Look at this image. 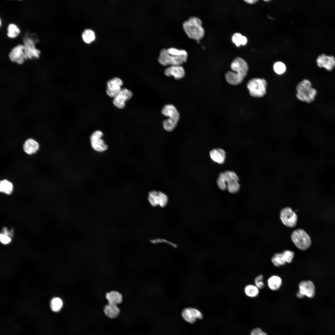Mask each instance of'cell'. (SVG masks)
<instances>
[{
  "mask_svg": "<svg viewBox=\"0 0 335 335\" xmlns=\"http://www.w3.org/2000/svg\"><path fill=\"white\" fill-rule=\"evenodd\" d=\"M230 68L233 71H228L225 74L226 81L234 86L240 84L248 74V66L247 63L241 57H237L231 62Z\"/></svg>",
  "mask_w": 335,
  "mask_h": 335,
  "instance_id": "6da1fadb",
  "label": "cell"
},
{
  "mask_svg": "<svg viewBox=\"0 0 335 335\" xmlns=\"http://www.w3.org/2000/svg\"><path fill=\"white\" fill-rule=\"evenodd\" d=\"M187 57L188 54L185 50L171 47L162 49L160 52L158 60L164 66L181 65L186 61Z\"/></svg>",
  "mask_w": 335,
  "mask_h": 335,
  "instance_id": "7a4b0ae2",
  "label": "cell"
},
{
  "mask_svg": "<svg viewBox=\"0 0 335 335\" xmlns=\"http://www.w3.org/2000/svg\"><path fill=\"white\" fill-rule=\"evenodd\" d=\"M183 27L188 37L197 41L201 39L204 36L205 30L202 26V22L196 16L190 17L183 22Z\"/></svg>",
  "mask_w": 335,
  "mask_h": 335,
  "instance_id": "3957f363",
  "label": "cell"
},
{
  "mask_svg": "<svg viewBox=\"0 0 335 335\" xmlns=\"http://www.w3.org/2000/svg\"><path fill=\"white\" fill-rule=\"evenodd\" d=\"M311 82L308 80L304 79L297 85L296 97L299 100L307 103L313 102L317 94V90L312 87Z\"/></svg>",
  "mask_w": 335,
  "mask_h": 335,
  "instance_id": "277c9868",
  "label": "cell"
},
{
  "mask_svg": "<svg viewBox=\"0 0 335 335\" xmlns=\"http://www.w3.org/2000/svg\"><path fill=\"white\" fill-rule=\"evenodd\" d=\"M161 112L164 115L168 117L163 122L164 129L168 132L172 131L177 126L180 119L178 111L173 105L168 104L163 107Z\"/></svg>",
  "mask_w": 335,
  "mask_h": 335,
  "instance_id": "5b68a950",
  "label": "cell"
},
{
  "mask_svg": "<svg viewBox=\"0 0 335 335\" xmlns=\"http://www.w3.org/2000/svg\"><path fill=\"white\" fill-rule=\"evenodd\" d=\"M267 86V82L263 78H253L247 84L250 95L256 98L262 97L266 94Z\"/></svg>",
  "mask_w": 335,
  "mask_h": 335,
  "instance_id": "8992f818",
  "label": "cell"
},
{
  "mask_svg": "<svg viewBox=\"0 0 335 335\" xmlns=\"http://www.w3.org/2000/svg\"><path fill=\"white\" fill-rule=\"evenodd\" d=\"M291 239L295 245L302 250H307L311 244V240L309 235L302 229H298L294 230L291 234Z\"/></svg>",
  "mask_w": 335,
  "mask_h": 335,
  "instance_id": "52a82bcc",
  "label": "cell"
},
{
  "mask_svg": "<svg viewBox=\"0 0 335 335\" xmlns=\"http://www.w3.org/2000/svg\"><path fill=\"white\" fill-rule=\"evenodd\" d=\"M280 217L283 224L288 227H294L297 224V215L290 207L282 209L280 212Z\"/></svg>",
  "mask_w": 335,
  "mask_h": 335,
  "instance_id": "ba28073f",
  "label": "cell"
},
{
  "mask_svg": "<svg viewBox=\"0 0 335 335\" xmlns=\"http://www.w3.org/2000/svg\"><path fill=\"white\" fill-rule=\"evenodd\" d=\"M103 132L100 130H96L91 134L90 137V142L92 148L95 150L103 152L106 150L108 146L102 139Z\"/></svg>",
  "mask_w": 335,
  "mask_h": 335,
  "instance_id": "9c48e42d",
  "label": "cell"
},
{
  "mask_svg": "<svg viewBox=\"0 0 335 335\" xmlns=\"http://www.w3.org/2000/svg\"><path fill=\"white\" fill-rule=\"evenodd\" d=\"M123 82L120 78H114L107 82L106 92L110 97H114L120 91Z\"/></svg>",
  "mask_w": 335,
  "mask_h": 335,
  "instance_id": "30bf717a",
  "label": "cell"
},
{
  "mask_svg": "<svg viewBox=\"0 0 335 335\" xmlns=\"http://www.w3.org/2000/svg\"><path fill=\"white\" fill-rule=\"evenodd\" d=\"M132 93L127 88L122 89L120 92L114 98L113 102L117 108L122 109L124 108L126 102L132 97Z\"/></svg>",
  "mask_w": 335,
  "mask_h": 335,
  "instance_id": "8fae6325",
  "label": "cell"
},
{
  "mask_svg": "<svg viewBox=\"0 0 335 335\" xmlns=\"http://www.w3.org/2000/svg\"><path fill=\"white\" fill-rule=\"evenodd\" d=\"M181 314L183 319L190 324H193L197 319H202L203 317V315L200 311L192 307L184 309Z\"/></svg>",
  "mask_w": 335,
  "mask_h": 335,
  "instance_id": "7c38bea8",
  "label": "cell"
},
{
  "mask_svg": "<svg viewBox=\"0 0 335 335\" xmlns=\"http://www.w3.org/2000/svg\"><path fill=\"white\" fill-rule=\"evenodd\" d=\"M24 43V52L25 59H31L33 57H39L40 51L35 48L34 42L31 39L25 38Z\"/></svg>",
  "mask_w": 335,
  "mask_h": 335,
  "instance_id": "4fadbf2b",
  "label": "cell"
},
{
  "mask_svg": "<svg viewBox=\"0 0 335 335\" xmlns=\"http://www.w3.org/2000/svg\"><path fill=\"white\" fill-rule=\"evenodd\" d=\"M316 61L319 67L324 68L328 71L332 70L335 66V58L333 56L322 54L318 56Z\"/></svg>",
  "mask_w": 335,
  "mask_h": 335,
  "instance_id": "5bb4252c",
  "label": "cell"
},
{
  "mask_svg": "<svg viewBox=\"0 0 335 335\" xmlns=\"http://www.w3.org/2000/svg\"><path fill=\"white\" fill-rule=\"evenodd\" d=\"M298 287L299 291L304 297L312 298L315 295V286L311 281H302L299 283Z\"/></svg>",
  "mask_w": 335,
  "mask_h": 335,
  "instance_id": "9a60e30c",
  "label": "cell"
},
{
  "mask_svg": "<svg viewBox=\"0 0 335 335\" xmlns=\"http://www.w3.org/2000/svg\"><path fill=\"white\" fill-rule=\"evenodd\" d=\"M24 46L18 45L14 47L10 51L9 57L13 62H16L19 64H22L25 59L24 52Z\"/></svg>",
  "mask_w": 335,
  "mask_h": 335,
  "instance_id": "2e32d148",
  "label": "cell"
},
{
  "mask_svg": "<svg viewBox=\"0 0 335 335\" xmlns=\"http://www.w3.org/2000/svg\"><path fill=\"white\" fill-rule=\"evenodd\" d=\"M164 74L167 76H172L176 79H179L184 77L185 71L181 65H171L165 69Z\"/></svg>",
  "mask_w": 335,
  "mask_h": 335,
  "instance_id": "e0dca14e",
  "label": "cell"
},
{
  "mask_svg": "<svg viewBox=\"0 0 335 335\" xmlns=\"http://www.w3.org/2000/svg\"><path fill=\"white\" fill-rule=\"evenodd\" d=\"M210 156L213 161L221 164L225 162L226 158V153L225 151L222 149H214L210 151Z\"/></svg>",
  "mask_w": 335,
  "mask_h": 335,
  "instance_id": "ac0fdd59",
  "label": "cell"
},
{
  "mask_svg": "<svg viewBox=\"0 0 335 335\" xmlns=\"http://www.w3.org/2000/svg\"><path fill=\"white\" fill-rule=\"evenodd\" d=\"M39 144L36 141L29 138L25 141L23 148L26 154L30 155L36 153L39 150Z\"/></svg>",
  "mask_w": 335,
  "mask_h": 335,
  "instance_id": "d6986e66",
  "label": "cell"
},
{
  "mask_svg": "<svg viewBox=\"0 0 335 335\" xmlns=\"http://www.w3.org/2000/svg\"><path fill=\"white\" fill-rule=\"evenodd\" d=\"M105 297L109 304L117 305L122 303L123 301L122 294L118 291H113L108 293Z\"/></svg>",
  "mask_w": 335,
  "mask_h": 335,
  "instance_id": "ffe728a7",
  "label": "cell"
},
{
  "mask_svg": "<svg viewBox=\"0 0 335 335\" xmlns=\"http://www.w3.org/2000/svg\"><path fill=\"white\" fill-rule=\"evenodd\" d=\"M104 312L107 317L111 319H114L118 315L120 310L117 305L108 303L105 306Z\"/></svg>",
  "mask_w": 335,
  "mask_h": 335,
  "instance_id": "44dd1931",
  "label": "cell"
},
{
  "mask_svg": "<svg viewBox=\"0 0 335 335\" xmlns=\"http://www.w3.org/2000/svg\"><path fill=\"white\" fill-rule=\"evenodd\" d=\"M282 283L281 279L277 275H272L267 280L269 288L273 291H276L279 289L281 286Z\"/></svg>",
  "mask_w": 335,
  "mask_h": 335,
  "instance_id": "7402d4cb",
  "label": "cell"
},
{
  "mask_svg": "<svg viewBox=\"0 0 335 335\" xmlns=\"http://www.w3.org/2000/svg\"><path fill=\"white\" fill-rule=\"evenodd\" d=\"M232 40V42L238 47H239L241 45H245L247 42L246 37L239 33H235L233 35Z\"/></svg>",
  "mask_w": 335,
  "mask_h": 335,
  "instance_id": "603a6c76",
  "label": "cell"
},
{
  "mask_svg": "<svg viewBox=\"0 0 335 335\" xmlns=\"http://www.w3.org/2000/svg\"><path fill=\"white\" fill-rule=\"evenodd\" d=\"M13 186L12 183L7 180H4L0 181V190L7 194H11L12 191Z\"/></svg>",
  "mask_w": 335,
  "mask_h": 335,
  "instance_id": "cb8c5ba5",
  "label": "cell"
},
{
  "mask_svg": "<svg viewBox=\"0 0 335 335\" xmlns=\"http://www.w3.org/2000/svg\"><path fill=\"white\" fill-rule=\"evenodd\" d=\"M244 291L246 295L250 297L257 296L259 293V289L254 285L249 284L245 288Z\"/></svg>",
  "mask_w": 335,
  "mask_h": 335,
  "instance_id": "d4e9b609",
  "label": "cell"
},
{
  "mask_svg": "<svg viewBox=\"0 0 335 335\" xmlns=\"http://www.w3.org/2000/svg\"><path fill=\"white\" fill-rule=\"evenodd\" d=\"M271 260L273 264L277 267L284 265L286 263L282 253L275 254L272 257Z\"/></svg>",
  "mask_w": 335,
  "mask_h": 335,
  "instance_id": "484cf974",
  "label": "cell"
},
{
  "mask_svg": "<svg viewBox=\"0 0 335 335\" xmlns=\"http://www.w3.org/2000/svg\"><path fill=\"white\" fill-rule=\"evenodd\" d=\"M239 181L236 180H232L227 183V189L229 192L232 194L237 193L240 189V185Z\"/></svg>",
  "mask_w": 335,
  "mask_h": 335,
  "instance_id": "4316f807",
  "label": "cell"
},
{
  "mask_svg": "<svg viewBox=\"0 0 335 335\" xmlns=\"http://www.w3.org/2000/svg\"><path fill=\"white\" fill-rule=\"evenodd\" d=\"M148 199L150 204L153 207L159 205L158 191L153 190L148 194Z\"/></svg>",
  "mask_w": 335,
  "mask_h": 335,
  "instance_id": "83f0119b",
  "label": "cell"
},
{
  "mask_svg": "<svg viewBox=\"0 0 335 335\" xmlns=\"http://www.w3.org/2000/svg\"><path fill=\"white\" fill-rule=\"evenodd\" d=\"M94 32L89 29L85 30L82 34V38L84 41L87 43H90L95 39Z\"/></svg>",
  "mask_w": 335,
  "mask_h": 335,
  "instance_id": "f1b7e54d",
  "label": "cell"
},
{
  "mask_svg": "<svg viewBox=\"0 0 335 335\" xmlns=\"http://www.w3.org/2000/svg\"><path fill=\"white\" fill-rule=\"evenodd\" d=\"M63 302L62 300L58 297L53 298L51 301L50 306L53 311L57 312L62 308Z\"/></svg>",
  "mask_w": 335,
  "mask_h": 335,
  "instance_id": "f546056e",
  "label": "cell"
},
{
  "mask_svg": "<svg viewBox=\"0 0 335 335\" xmlns=\"http://www.w3.org/2000/svg\"><path fill=\"white\" fill-rule=\"evenodd\" d=\"M7 30V35L11 38L16 37L20 32V30L17 26L13 24H10L8 25Z\"/></svg>",
  "mask_w": 335,
  "mask_h": 335,
  "instance_id": "4dcf8cb0",
  "label": "cell"
},
{
  "mask_svg": "<svg viewBox=\"0 0 335 335\" xmlns=\"http://www.w3.org/2000/svg\"><path fill=\"white\" fill-rule=\"evenodd\" d=\"M273 69L275 72L279 75L284 74L286 71V66L285 65L280 61L275 62L274 65Z\"/></svg>",
  "mask_w": 335,
  "mask_h": 335,
  "instance_id": "1f68e13d",
  "label": "cell"
},
{
  "mask_svg": "<svg viewBox=\"0 0 335 335\" xmlns=\"http://www.w3.org/2000/svg\"><path fill=\"white\" fill-rule=\"evenodd\" d=\"M159 205L161 207L166 206L168 202V198L166 194L163 193L158 191Z\"/></svg>",
  "mask_w": 335,
  "mask_h": 335,
  "instance_id": "d6a6232c",
  "label": "cell"
},
{
  "mask_svg": "<svg viewBox=\"0 0 335 335\" xmlns=\"http://www.w3.org/2000/svg\"><path fill=\"white\" fill-rule=\"evenodd\" d=\"M282 254L286 263H290L292 262L294 256V253L293 252L285 250L283 252Z\"/></svg>",
  "mask_w": 335,
  "mask_h": 335,
  "instance_id": "836d02e7",
  "label": "cell"
},
{
  "mask_svg": "<svg viewBox=\"0 0 335 335\" xmlns=\"http://www.w3.org/2000/svg\"><path fill=\"white\" fill-rule=\"evenodd\" d=\"M217 184L219 188L222 190L227 189V184L222 177L219 174L217 179Z\"/></svg>",
  "mask_w": 335,
  "mask_h": 335,
  "instance_id": "e575fe53",
  "label": "cell"
},
{
  "mask_svg": "<svg viewBox=\"0 0 335 335\" xmlns=\"http://www.w3.org/2000/svg\"><path fill=\"white\" fill-rule=\"evenodd\" d=\"M263 276L261 275L257 276L255 279L254 282L255 285L259 289L263 288L264 286V284L263 282Z\"/></svg>",
  "mask_w": 335,
  "mask_h": 335,
  "instance_id": "d590c367",
  "label": "cell"
},
{
  "mask_svg": "<svg viewBox=\"0 0 335 335\" xmlns=\"http://www.w3.org/2000/svg\"><path fill=\"white\" fill-rule=\"evenodd\" d=\"M1 242L3 244H7L11 241V238L8 235L4 234H1L0 235Z\"/></svg>",
  "mask_w": 335,
  "mask_h": 335,
  "instance_id": "8d00e7d4",
  "label": "cell"
},
{
  "mask_svg": "<svg viewBox=\"0 0 335 335\" xmlns=\"http://www.w3.org/2000/svg\"><path fill=\"white\" fill-rule=\"evenodd\" d=\"M251 335H267L260 328H256L253 329L251 333Z\"/></svg>",
  "mask_w": 335,
  "mask_h": 335,
  "instance_id": "74e56055",
  "label": "cell"
},
{
  "mask_svg": "<svg viewBox=\"0 0 335 335\" xmlns=\"http://www.w3.org/2000/svg\"><path fill=\"white\" fill-rule=\"evenodd\" d=\"M244 1L248 3L253 4L257 3L259 1L257 0H245Z\"/></svg>",
  "mask_w": 335,
  "mask_h": 335,
  "instance_id": "f35d334b",
  "label": "cell"
},
{
  "mask_svg": "<svg viewBox=\"0 0 335 335\" xmlns=\"http://www.w3.org/2000/svg\"><path fill=\"white\" fill-rule=\"evenodd\" d=\"M297 297L299 298H303L304 296L298 291L296 293Z\"/></svg>",
  "mask_w": 335,
  "mask_h": 335,
  "instance_id": "ab89813d",
  "label": "cell"
},
{
  "mask_svg": "<svg viewBox=\"0 0 335 335\" xmlns=\"http://www.w3.org/2000/svg\"><path fill=\"white\" fill-rule=\"evenodd\" d=\"M264 1H265V2H268V1H270V0H264Z\"/></svg>",
  "mask_w": 335,
  "mask_h": 335,
  "instance_id": "60d3db41",
  "label": "cell"
}]
</instances>
